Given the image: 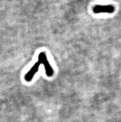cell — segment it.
Returning a JSON list of instances; mask_svg holds the SVG:
<instances>
[{
  "label": "cell",
  "instance_id": "3957f363",
  "mask_svg": "<svg viewBox=\"0 0 121 122\" xmlns=\"http://www.w3.org/2000/svg\"><path fill=\"white\" fill-rule=\"evenodd\" d=\"M40 63L39 61L36 62L34 64V65L32 67L30 70L27 73L25 74V79L27 82H30V81H32V79H33L34 75L36 74V73L38 72L39 69V67H40Z\"/></svg>",
  "mask_w": 121,
  "mask_h": 122
},
{
  "label": "cell",
  "instance_id": "7a4b0ae2",
  "mask_svg": "<svg viewBox=\"0 0 121 122\" xmlns=\"http://www.w3.org/2000/svg\"><path fill=\"white\" fill-rule=\"evenodd\" d=\"M115 11V8L112 5H97L93 8V11L95 14L99 13H109L111 14Z\"/></svg>",
  "mask_w": 121,
  "mask_h": 122
},
{
  "label": "cell",
  "instance_id": "6da1fadb",
  "mask_svg": "<svg viewBox=\"0 0 121 122\" xmlns=\"http://www.w3.org/2000/svg\"><path fill=\"white\" fill-rule=\"evenodd\" d=\"M38 61L40 64L43 65L45 69V72H46V76L48 77H51L54 74V71L50 64L48 61L46 55L44 52H41L39 55V61Z\"/></svg>",
  "mask_w": 121,
  "mask_h": 122
}]
</instances>
